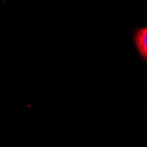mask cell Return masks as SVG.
Segmentation results:
<instances>
[{
	"instance_id": "cell-1",
	"label": "cell",
	"mask_w": 147,
	"mask_h": 147,
	"mask_svg": "<svg viewBox=\"0 0 147 147\" xmlns=\"http://www.w3.org/2000/svg\"><path fill=\"white\" fill-rule=\"evenodd\" d=\"M133 42L140 57L147 62V26L135 30L133 34Z\"/></svg>"
}]
</instances>
